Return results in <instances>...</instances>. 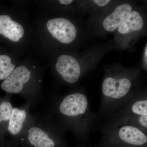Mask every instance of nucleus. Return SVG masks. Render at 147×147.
Masks as SVG:
<instances>
[{"instance_id":"1","label":"nucleus","mask_w":147,"mask_h":147,"mask_svg":"<svg viewBox=\"0 0 147 147\" xmlns=\"http://www.w3.org/2000/svg\"><path fill=\"white\" fill-rule=\"evenodd\" d=\"M51 35L63 44H69L74 40L76 29L72 23L66 18H57L50 19L46 24Z\"/></svg>"},{"instance_id":"2","label":"nucleus","mask_w":147,"mask_h":147,"mask_svg":"<svg viewBox=\"0 0 147 147\" xmlns=\"http://www.w3.org/2000/svg\"><path fill=\"white\" fill-rule=\"evenodd\" d=\"M55 68L63 80L69 84H74L79 80L81 67L73 57L69 55H61L58 58Z\"/></svg>"},{"instance_id":"3","label":"nucleus","mask_w":147,"mask_h":147,"mask_svg":"<svg viewBox=\"0 0 147 147\" xmlns=\"http://www.w3.org/2000/svg\"><path fill=\"white\" fill-rule=\"evenodd\" d=\"M30 76V71L26 67L19 66L4 80L1 88L8 93H18L23 90L24 85L28 82Z\"/></svg>"},{"instance_id":"4","label":"nucleus","mask_w":147,"mask_h":147,"mask_svg":"<svg viewBox=\"0 0 147 147\" xmlns=\"http://www.w3.org/2000/svg\"><path fill=\"white\" fill-rule=\"evenodd\" d=\"M88 106V100L84 94L75 93L67 96L59 106V110L63 115L75 117L84 114Z\"/></svg>"},{"instance_id":"5","label":"nucleus","mask_w":147,"mask_h":147,"mask_svg":"<svg viewBox=\"0 0 147 147\" xmlns=\"http://www.w3.org/2000/svg\"><path fill=\"white\" fill-rule=\"evenodd\" d=\"M131 86V82L126 78L116 79L108 77L102 83V92L105 96L118 99L125 96Z\"/></svg>"},{"instance_id":"6","label":"nucleus","mask_w":147,"mask_h":147,"mask_svg":"<svg viewBox=\"0 0 147 147\" xmlns=\"http://www.w3.org/2000/svg\"><path fill=\"white\" fill-rule=\"evenodd\" d=\"M0 34L14 42H18L24 34L23 26L11 20L7 15H0Z\"/></svg>"},{"instance_id":"7","label":"nucleus","mask_w":147,"mask_h":147,"mask_svg":"<svg viewBox=\"0 0 147 147\" xmlns=\"http://www.w3.org/2000/svg\"><path fill=\"white\" fill-rule=\"evenodd\" d=\"M131 7L128 4L118 6L113 13L103 21V27L106 30L113 32L122 24L131 12Z\"/></svg>"},{"instance_id":"8","label":"nucleus","mask_w":147,"mask_h":147,"mask_svg":"<svg viewBox=\"0 0 147 147\" xmlns=\"http://www.w3.org/2000/svg\"><path fill=\"white\" fill-rule=\"evenodd\" d=\"M28 141L32 147H56V142L47 132L37 127L29 129Z\"/></svg>"},{"instance_id":"9","label":"nucleus","mask_w":147,"mask_h":147,"mask_svg":"<svg viewBox=\"0 0 147 147\" xmlns=\"http://www.w3.org/2000/svg\"><path fill=\"white\" fill-rule=\"evenodd\" d=\"M119 135L122 141L129 144L141 146L147 142V137L145 134L134 126L123 127L119 130Z\"/></svg>"},{"instance_id":"10","label":"nucleus","mask_w":147,"mask_h":147,"mask_svg":"<svg viewBox=\"0 0 147 147\" xmlns=\"http://www.w3.org/2000/svg\"><path fill=\"white\" fill-rule=\"evenodd\" d=\"M27 117L26 112L19 108H13L9 121L7 130L13 136L21 132Z\"/></svg>"},{"instance_id":"11","label":"nucleus","mask_w":147,"mask_h":147,"mask_svg":"<svg viewBox=\"0 0 147 147\" xmlns=\"http://www.w3.org/2000/svg\"><path fill=\"white\" fill-rule=\"evenodd\" d=\"M144 24L141 15L137 11H133L119 26L118 31L122 34L137 31L143 28Z\"/></svg>"},{"instance_id":"12","label":"nucleus","mask_w":147,"mask_h":147,"mask_svg":"<svg viewBox=\"0 0 147 147\" xmlns=\"http://www.w3.org/2000/svg\"><path fill=\"white\" fill-rule=\"evenodd\" d=\"M13 108L8 100H0V136L7 130L9 121Z\"/></svg>"},{"instance_id":"13","label":"nucleus","mask_w":147,"mask_h":147,"mask_svg":"<svg viewBox=\"0 0 147 147\" xmlns=\"http://www.w3.org/2000/svg\"><path fill=\"white\" fill-rule=\"evenodd\" d=\"M11 62L8 56L0 55V80H5L15 69V65Z\"/></svg>"},{"instance_id":"14","label":"nucleus","mask_w":147,"mask_h":147,"mask_svg":"<svg viewBox=\"0 0 147 147\" xmlns=\"http://www.w3.org/2000/svg\"><path fill=\"white\" fill-rule=\"evenodd\" d=\"M134 114L141 116H147V100L135 102L131 108Z\"/></svg>"},{"instance_id":"15","label":"nucleus","mask_w":147,"mask_h":147,"mask_svg":"<svg viewBox=\"0 0 147 147\" xmlns=\"http://www.w3.org/2000/svg\"><path fill=\"white\" fill-rule=\"evenodd\" d=\"M95 3L96 5L102 7L108 4V3L110 2V0H95L93 1Z\"/></svg>"},{"instance_id":"16","label":"nucleus","mask_w":147,"mask_h":147,"mask_svg":"<svg viewBox=\"0 0 147 147\" xmlns=\"http://www.w3.org/2000/svg\"><path fill=\"white\" fill-rule=\"evenodd\" d=\"M139 122L141 125L147 128V116H141L139 118Z\"/></svg>"},{"instance_id":"17","label":"nucleus","mask_w":147,"mask_h":147,"mask_svg":"<svg viewBox=\"0 0 147 147\" xmlns=\"http://www.w3.org/2000/svg\"><path fill=\"white\" fill-rule=\"evenodd\" d=\"M59 1L62 4L69 5L73 2V1H71V0H60V1Z\"/></svg>"}]
</instances>
